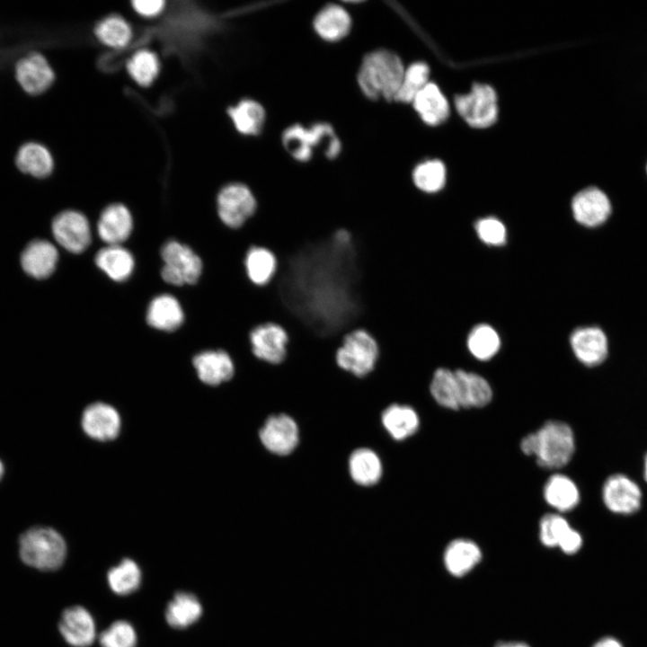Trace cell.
I'll return each mask as SVG.
<instances>
[{
	"label": "cell",
	"instance_id": "48",
	"mask_svg": "<svg viewBox=\"0 0 647 647\" xmlns=\"http://www.w3.org/2000/svg\"><path fill=\"white\" fill-rule=\"evenodd\" d=\"M643 476H644L645 481L647 482V454L644 457V462H643Z\"/></svg>",
	"mask_w": 647,
	"mask_h": 647
},
{
	"label": "cell",
	"instance_id": "36",
	"mask_svg": "<svg viewBox=\"0 0 647 647\" xmlns=\"http://www.w3.org/2000/svg\"><path fill=\"white\" fill-rule=\"evenodd\" d=\"M467 347L471 354L480 360H488L496 355L501 340L498 332L489 324L474 326L467 338Z\"/></svg>",
	"mask_w": 647,
	"mask_h": 647
},
{
	"label": "cell",
	"instance_id": "10",
	"mask_svg": "<svg viewBox=\"0 0 647 647\" xmlns=\"http://www.w3.org/2000/svg\"><path fill=\"white\" fill-rule=\"evenodd\" d=\"M51 228L57 243L70 253H83L91 243L89 222L78 211L60 212L54 217Z\"/></svg>",
	"mask_w": 647,
	"mask_h": 647
},
{
	"label": "cell",
	"instance_id": "27",
	"mask_svg": "<svg viewBox=\"0 0 647 647\" xmlns=\"http://www.w3.org/2000/svg\"><path fill=\"white\" fill-rule=\"evenodd\" d=\"M351 27L348 12L337 4L324 7L314 20L316 33L326 41H338L347 36Z\"/></svg>",
	"mask_w": 647,
	"mask_h": 647
},
{
	"label": "cell",
	"instance_id": "31",
	"mask_svg": "<svg viewBox=\"0 0 647 647\" xmlns=\"http://www.w3.org/2000/svg\"><path fill=\"white\" fill-rule=\"evenodd\" d=\"M95 263L115 281L126 280L134 269L133 256L120 245H108L101 249L95 256Z\"/></svg>",
	"mask_w": 647,
	"mask_h": 647
},
{
	"label": "cell",
	"instance_id": "47",
	"mask_svg": "<svg viewBox=\"0 0 647 647\" xmlns=\"http://www.w3.org/2000/svg\"><path fill=\"white\" fill-rule=\"evenodd\" d=\"M495 647H529L527 644L519 642H501Z\"/></svg>",
	"mask_w": 647,
	"mask_h": 647
},
{
	"label": "cell",
	"instance_id": "12",
	"mask_svg": "<svg viewBox=\"0 0 647 647\" xmlns=\"http://www.w3.org/2000/svg\"><path fill=\"white\" fill-rule=\"evenodd\" d=\"M602 498L610 511L629 515L640 509L642 492L638 484L627 475L616 474L606 480Z\"/></svg>",
	"mask_w": 647,
	"mask_h": 647
},
{
	"label": "cell",
	"instance_id": "2",
	"mask_svg": "<svg viewBox=\"0 0 647 647\" xmlns=\"http://www.w3.org/2000/svg\"><path fill=\"white\" fill-rule=\"evenodd\" d=\"M404 67L394 52L378 49L368 54L361 63L358 83L362 93L369 99L394 100L401 86Z\"/></svg>",
	"mask_w": 647,
	"mask_h": 647
},
{
	"label": "cell",
	"instance_id": "32",
	"mask_svg": "<svg viewBox=\"0 0 647 647\" xmlns=\"http://www.w3.org/2000/svg\"><path fill=\"white\" fill-rule=\"evenodd\" d=\"M349 471L356 483L371 486L380 480L383 467L379 456L373 450L362 448L351 453Z\"/></svg>",
	"mask_w": 647,
	"mask_h": 647
},
{
	"label": "cell",
	"instance_id": "21",
	"mask_svg": "<svg viewBox=\"0 0 647 647\" xmlns=\"http://www.w3.org/2000/svg\"><path fill=\"white\" fill-rule=\"evenodd\" d=\"M133 221L129 209L122 204H111L102 212L97 223L100 238L108 245H120L129 236Z\"/></svg>",
	"mask_w": 647,
	"mask_h": 647
},
{
	"label": "cell",
	"instance_id": "14",
	"mask_svg": "<svg viewBox=\"0 0 647 647\" xmlns=\"http://www.w3.org/2000/svg\"><path fill=\"white\" fill-rule=\"evenodd\" d=\"M58 630L72 647H89L96 638V625L91 613L82 606L66 608L58 622Z\"/></svg>",
	"mask_w": 647,
	"mask_h": 647
},
{
	"label": "cell",
	"instance_id": "19",
	"mask_svg": "<svg viewBox=\"0 0 647 647\" xmlns=\"http://www.w3.org/2000/svg\"><path fill=\"white\" fill-rule=\"evenodd\" d=\"M193 365L199 378L209 386L229 381L235 372L232 357L224 350L201 352L193 358Z\"/></svg>",
	"mask_w": 647,
	"mask_h": 647
},
{
	"label": "cell",
	"instance_id": "29",
	"mask_svg": "<svg viewBox=\"0 0 647 647\" xmlns=\"http://www.w3.org/2000/svg\"><path fill=\"white\" fill-rule=\"evenodd\" d=\"M544 498L553 509L561 512L570 511L579 504L580 492L570 477L555 474L548 478L544 486Z\"/></svg>",
	"mask_w": 647,
	"mask_h": 647
},
{
	"label": "cell",
	"instance_id": "6",
	"mask_svg": "<svg viewBox=\"0 0 647 647\" xmlns=\"http://www.w3.org/2000/svg\"><path fill=\"white\" fill-rule=\"evenodd\" d=\"M163 279L172 285L195 284L202 271L199 257L187 245L169 241L161 250Z\"/></svg>",
	"mask_w": 647,
	"mask_h": 647
},
{
	"label": "cell",
	"instance_id": "25",
	"mask_svg": "<svg viewBox=\"0 0 647 647\" xmlns=\"http://www.w3.org/2000/svg\"><path fill=\"white\" fill-rule=\"evenodd\" d=\"M459 389L461 408H480L490 403L492 389L482 376L463 369L455 371Z\"/></svg>",
	"mask_w": 647,
	"mask_h": 647
},
{
	"label": "cell",
	"instance_id": "40",
	"mask_svg": "<svg viewBox=\"0 0 647 647\" xmlns=\"http://www.w3.org/2000/svg\"><path fill=\"white\" fill-rule=\"evenodd\" d=\"M430 68L424 62H415L405 69L401 86L394 101L412 102L415 96L429 84Z\"/></svg>",
	"mask_w": 647,
	"mask_h": 647
},
{
	"label": "cell",
	"instance_id": "20",
	"mask_svg": "<svg viewBox=\"0 0 647 647\" xmlns=\"http://www.w3.org/2000/svg\"><path fill=\"white\" fill-rule=\"evenodd\" d=\"M58 260V250L51 243L46 240H34L22 251L21 265L29 276L43 279L54 272Z\"/></svg>",
	"mask_w": 647,
	"mask_h": 647
},
{
	"label": "cell",
	"instance_id": "49",
	"mask_svg": "<svg viewBox=\"0 0 647 647\" xmlns=\"http://www.w3.org/2000/svg\"><path fill=\"white\" fill-rule=\"evenodd\" d=\"M3 474H4V466H3V464H2L1 461H0V479H1L2 475H3Z\"/></svg>",
	"mask_w": 647,
	"mask_h": 647
},
{
	"label": "cell",
	"instance_id": "8",
	"mask_svg": "<svg viewBox=\"0 0 647 647\" xmlns=\"http://www.w3.org/2000/svg\"><path fill=\"white\" fill-rule=\"evenodd\" d=\"M288 340L287 331L272 322L258 324L249 333L253 356L271 366H279L285 361Z\"/></svg>",
	"mask_w": 647,
	"mask_h": 647
},
{
	"label": "cell",
	"instance_id": "5",
	"mask_svg": "<svg viewBox=\"0 0 647 647\" xmlns=\"http://www.w3.org/2000/svg\"><path fill=\"white\" fill-rule=\"evenodd\" d=\"M257 199L253 190L242 182L225 185L217 197V215L226 227L237 230L256 213Z\"/></svg>",
	"mask_w": 647,
	"mask_h": 647
},
{
	"label": "cell",
	"instance_id": "22",
	"mask_svg": "<svg viewBox=\"0 0 647 647\" xmlns=\"http://www.w3.org/2000/svg\"><path fill=\"white\" fill-rule=\"evenodd\" d=\"M202 605L196 595L187 591L176 592L165 608V620L175 629L194 625L202 616Z\"/></svg>",
	"mask_w": 647,
	"mask_h": 647
},
{
	"label": "cell",
	"instance_id": "26",
	"mask_svg": "<svg viewBox=\"0 0 647 647\" xmlns=\"http://www.w3.org/2000/svg\"><path fill=\"white\" fill-rule=\"evenodd\" d=\"M244 266L248 279L255 286L264 287L274 278L278 261L270 249L253 245L245 253Z\"/></svg>",
	"mask_w": 647,
	"mask_h": 647
},
{
	"label": "cell",
	"instance_id": "16",
	"mask_svg": "<svg viewBox=\"0 0 647 647\" xmlns=\"http://www.w3.org/2000/svg\"><path fill=\"white\" fill-rule=\"evenodd\" d=\"M572 210L577 222L585 226L594 227L607 219L611 213V204L602 191L596 187H589L574 196Z\"/></svg>",
	"mask_w": 647,
	"mask_h": 647
},
{
	"label": "cell",
	"instance_id": "37",
	"mask_svg": "<svg viewBox=\"0 0 647 647\" xmlns=\"http://www.w3.org/2000/svg\"><path fill=\"white\" fill-rule=\"evenodd\" d=\"M416 188L427 193L437 192L446 182V168L439 160H429L418 164L412 172Z\"/></svg>",
	"mask_w": 647,
	"mask_h": 647
},
{
	"label": "cell",
	"instance_id": "46",
	"mask_svg": "<svg viewBox=\"0 0 647 647\" xmlns=\"http://www.w3.org/2000/svg\"><path fill=\"white\" fill-rule=\"evenodd\" d=\"M592 647H624L619 640L612 636H606L597 641Z\"/></svg>",
	"mask_w": 647,
	"mask_h": 647
},
{
	"label": "cell",
	"instance_id": "38",
	"mask_svg": "<svg viewBox=\"0 0 647 647\" xmlns=\"http://www.w3.org/2000/svg\"><path fill=\"white\" fill-rule=\"evenodd\" d=\"M95 34L100 41L111 48L125 47L132 37L129 24L118 15L101 21L95 28Z\"/></svg>",
	"mask_w": 647,
	"mask_h": 647
},
{
	"label": "cell",
	"instance_id": "39",
	"mask_svg": "<svg viewBox=\"0 0 647 647\" xmlns=\"http://www.w3.org/2000/svg\"><path fill=\"white\" fill-rule=\"evenodd\" d=\"M127 68L135 82L142 86H148L158 75L160 63L154 52L142 49L130 58Z\"/></svg>",
	"mask_w": 647,
	"mask_h": 647
},
{
	"label": "cell",
	"instance_id": "11",
	"mask_svg": "<svg viewBox=\"0 0 647 647\" xmlns=\"http://www.w3.org/2000/svg\"><path fill=\"white\" fill-rule=\"evenodd\" d=\"M338 137L328 123H316L310 128L296 124L282 134L287 151L297 161L306 162L312 157L313 149L324 140L332 142Z\"/></svg>",
	"mask_w": 647,
	"mask_h": 647
},
{
	"label": "cell",
	"instance_id": "9",
	"mask_svg": "<svg viewBox=\"0 0 647 647\" xmlns=\"http://www.w3.org/2000/svg\"><path fill=\"white\" fill-rule=\"evenodd\" d=\"M14 78L26 94L38 96L52 86L56 75L53 67L42 53L31 51L15 62Z\"/></svg>",
	"mask_w": 647,
	"mask_h": 647
},
{
	"label": "cell",
	"instance_id": "13",
	"mask_svg": "<svg viewBox=\"0 0 647 647\" xmlns=\"http://www.w3.org/2000/svg\"><path fill=\"white\" fill-rule=\"evenodd\" d=\"M260 439L270 452L286 456L290 454L298 444V427L288 415H272L266 420L260 430Z\"/></svg>",
	"mask_w": 647,
	"mask_h": 647
},
{
	"label": "cell",
	"instance_id": "18",
	"mask_svg": "<svg viewBox=\"0 0 647 647\" xmlns=\"http://www.w3.org/2000/svg\"><path fill=\"white\" fill-rule=\"evenodd\" d=\"M13 161L21 173L37 179L49 176L55 165L50 150L36 140H28L21 144L15 152Z\"/></svg>",
	"mask_w": 647,
	"mask_h": 647
},
{
	"label": "cell",
	"instance_id": "34",
	"mask_svg": "<svg viewBox=\"0 0 647 647\" xmlns=\"http://www.w3.org/2000/svg\"><path fill=\"white\" fill-rule=\"evenodd\" d=\"M142 573L138 564L132 559L124 558L107 572L110 589L119 596H128L140 586Z\"/></svg>",
	"mask_w": 647,
	"mask_h": 647
},
{
	"label": "cell",
	"instance_id": "33",
	"mask_svg": "<svg viewBox=\"0 0 647 647\" xmlns=\"http://www.w3.org/2000/svg\"><path fill=\"white\" fill-rule=\"evenodd\" d=\"M235 129L244 135H257L261 132L265 122V111L257 102L244 99L235 106L228 109Z\"/></svg>",
	"mask_w": 647,
	"mask_h": 647
},
{
	"label": "cell",
	"instance_id": "44",
	"mask_svg": "<svg viewBox=\"0 0 647 647\" xmlns=\"http://www.w3.org/2000/svg\"><path fill=\"white\" fill-rule=\"evenodd\" d=\"M165 5L163 0H137L132 2L134 10L144 17H154L162 13Z\"/></svg>",
	"mask_w": 647,
	"mask_h": 647
},
{
	"label": "cell",
	"instance_id": "23",
	"mask_svg": "<svg viewBox=\"0 0 647 647\" xmlns=\"http://www.w3.org/2000/svg\"><path fill=\"white\" fill-rule=\"evenodd\" d=\"M412 103L421 119L430 126L444 122L449 115L448 100L439 88L430 82L415 96Z\"/></svg>",
	"mask_w": 647,
	"mask_h": 647
},
{
	"label": "cell",
	"instance_id": "41",
	"mask_svg": "<svg viewBox=\"0 0 647 647\" xmlns=\"http://www.w3.org/2000/svg\"><path fill=\"white\" fill-rule=\"evenodd\" d=\"M98 641L101 647H136L137 637L130 623L118 620L100 634Z\"/></svg>",
	"mask_w": 647,
	"mask_h": 647
},
{
	"label": "cell",
	"instance_id": "43",
	"mask_svg": "<svg viewBox=\"0 0 647 647\" xmlns=\"http://www.w3.org/2000/svg\"><path fill=\"white\" fill-rule=\"evenodd\" d=\"M474 228L478 237L489 245H502L506 242V228L501 221L493 217L479 219Z\"/></svg>",
	"mask_w": 647,
	"mask_h": 647
},
{
	"label": "cell",
	"instance_id": "1",
	"mask_svg": "<svg viewBox=\"0 0 647 647\" xmlns=\"http://www.w3.org/2000/svg\"><path fill=\"white\" fill-rule=\"evenodd\" d=\"M520 449L527 456H534L541 467L558 469L571 461L575 451V438L567 423L548 421L521 439Z\"/></svg>",
	"mask_w": 647,
	"mask_h": 647
},
{
	"label": "cell",
	"instance_id": "4",
	"mask_svg": "<svg viewBox=\"0 0 647 647\" xmlns=\"http://www.w3.org/2000/svg\"><path fill=\"white\" fill-rule=\"evenodd\" d=\"M378 358V344L364 329L348 332L335 353L337 367L356 378L368 377L375 370Z\"/></svg>",
	"mask_w": 647,
	"mask_h": 647
},
{
	"label": "cell",
	"instance_id": "17",
	"mask_svg": "<svg viewBox=\"0 0 647 647\" xmlns=\"http://www.w3.org/2000/svg\"><path fill=\"white\" fill-rule=\"evenodd\" d=\"M570 343L576 358L587 367L602 363L607 355V340L601 329L596 326L575 329Z\"/></svg>",
	"mask_w": 647,
	"mask_h": 647
},
{
	"label": "cell",
	"instance_id": "7",
	"mask_svg": "<svg viewBox=\"0 0 647 647\" xmlns=\"http://www.w3.org/2000/svg\"><path fill=\"white\" fill-rule=\"evenodd\" d=\"M455 106L458 114L473 128H488L497 120V95L488 84H474L467 94L456 96Z\"/></svg>",
	"mask_w": 647,
	"mask_h": 647
},
{
	"label": "cell",
	"instance_id": "3",
	"mask_svg": "<svg viewBox=\"0 0 647 647\" xmlns=\"http://www.w3.org/2000/svg\"><path fill=\"white\" fill-rule=\"evenodd\" d=\"M19 554L28 566L43 572L56 571L65 562L66 545L55 529L34 527L20 536Z\"/></svg>",
	"mask_w": 647,
	"mask_h": 647
},
{
	"label": "cell",
	"instance_id": "42",
	"mask_svg": "<svg viewBox=\"0 0 647 647\" xmlns=\"http://www.w3.org/2000/svg\"><path fill=\"white\" fill-rule=\"evenodd\" d=\"M572 527L566 518L559 514L550 513L542 517L539 522V537L548 547L558 546L560 541Z\"/></svg>",
	"mask_w": 647,
	"mask_h": 647
},
{
	"label": "cell",
	"instance_id": "45",
	"mask_svg": "<svg viewBox=\"0 0 647 647\" xmlns=\"http://www.w3.org/2000/svg\"><path fill=\"white\" fill-rule=\"evenodd\" d=\"M582 546L581 535L571 527L560 541L558 547L567 554L577 553Z\"/></svg>",
	"mask_w": 647,
	"mask_h": 647
},
{
	"label": "cell",
	"instance_id": "15",
	"mask_svg": "<svg viewBox=\"0 0 647 647\" xmlns=\"http://www.w3.org/2000/svg\"><path fill=\"white\" fill-rule=\"evenodd\" d=\"M84 433L99 441L116 439L120 431V416L117 410L104 403H93L88 405L81 419Z\"/></svg>",
	"mask_w": 647,
	"mask_h": 647
},
{
	"label": "cell",
	"instance_id": "24",
	"mask_svg": "<svg viewBox=\"0 0 647 647\" xmlns=\"http://www.w3.org/2000/svg\"><path fill=\"white\" fill-rule=\"evenodd\" d=\"M482 558L479 546L472 540L457 538L451 541L444 552V563L454 576L461 577L469 572Z\"/></svg>",
	"mask_w": 647,
	"mask_h": 647
},
{
	"label": "cell",
	"instance_id": "28",
	"mask_svg": "<svg viewBox=\"0 0 647 647\" xmlns=\"http://www.w3.org/2000/svg\"><path fill=\"white\" fill-rule=\"evenodd\" d=\"M183 318V312L178 300L167 294L154 298L146 314V321L150 326L167 332L179 328Z\"/></svg>",
	"mask_w": 647,
	"mask_h": 647
},
{
	"label": "cell",
	"instance_id": "30",
	"mask_svg": "<svg viewBox=\"0 0 647 647\" xmlns=\"http://www.w3.org/2000/svg\"><path fill=\"white\" fill-rule=\"evenodd\" d=\"M382 424L395 440H403L413 435L419 428L420 420L413 408L403 404H392L382 413Z\"/></svg>",
	"mask_w": 647,
	"mask_h": 647
},
{
	"label": "cell",
	"instance_id": "35",
	"mask_svg": "<svg viewBox=\"0 0 647 647\" xmlns=\"http://www.w3.org/2000/svg\"><path fill=\"white\" fill-rule=\"evenodd\" d=\"M430 390L434 400L442 407L458 410L459 389L455 371L448 368H438L432 377Z\"/></svg>",
	"mask_w": 647,
	"mask_h": 647
}]
</instances>
